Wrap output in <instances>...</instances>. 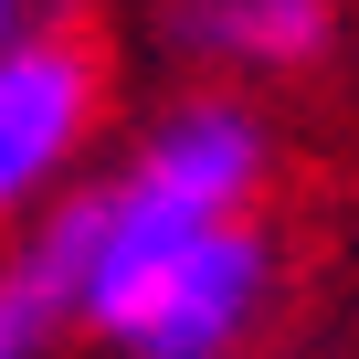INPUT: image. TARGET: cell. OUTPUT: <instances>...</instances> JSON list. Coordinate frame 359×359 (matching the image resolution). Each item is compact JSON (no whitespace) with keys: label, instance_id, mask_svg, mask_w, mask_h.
<instances>
[{"label":"cell","instance_id":"5b68a950","mask_svg":"<svg viewBox=\"0 0 359 359\" xmlns=\"http://www.w3.org/2000/svg\"><path fill=\"white\" fill-rule=\"evenodd\" d=\"M22 32H32V0H0V53H11Z\"/></svg>","mask_w":359,"mask_h":359},{"label":"cell","instance_id":"3957f363","mask_svg":"<svg viewBox=\"0 0 359 359\" xmlns=\"http://www.w3.org/2000/svg\"><path fill=\"white\" fill-rule=\"evenodd\" d=\"M180 32H191V53H222V64H306L327 43V0H191L180 11Z\"/></svg>","mask_w":359,"mask_h":359},{"label":"cell","instance_id":"6da1fadb","mask_svg":"<svg viewBox=\"0 0 359 359\" xmlns=\"http://www.w3.org/2000/svg\"><path fill=\"white\" fill-rule=\"evenodd\" d=\"M254 296H264V243L243 222H212L191 243H158L137 264H106L74 296V317L106 327L127 359H222L243 338Z\"/></svg>","mask_w":359,"mask_h":359},{"label":"cell","instance_id":"7a4b0ae2","mask_svg":"<svg viewBox=\"0 0 359 359\" xmlns=\"http://www.w3.org/2000/svg\"><path fill=\"white\" fill-rule=\"evenodd\" d=\"M95 85H106V53L85 43V22H32L0 53V222L74 158Z\"/></svg>","mask_w":359,"mask_h":359},{"label":"cell","instance_id":"277c9868","mask_svg":"<svg viewBox=\"0 0 359 359\" xmlns=\"http://www.w3.org/2000/svg\"><path fill=\"white\" fill-rule=\"evenodd\" d=\"M74 317V264L53 233H32L11 264H0V359H43V338Z\"/></svg>","mask_w":359,"mask_h":359}]
</instances>
